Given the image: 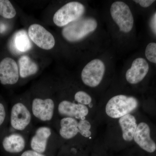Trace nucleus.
Listing matches in <instances>:
<instances>
[{
  "instance_id": "20e7f679",
  "label": "nucleus",
  "mask_w": 156,
  "mask_h": 156,
  "mask_svg": "<svg viewBox=\"0 0 156 156\" xmlns=\"http://www.w3.org/2000/svg\"><path fill=\"white\" fill-rule=\"evenodd\" d=\"M138 106V101L135 98L125 95H118L111 98L107 103V115L114 119H118L130 114Z\"/></svg>"
},
{
  "instance_id": "9d476101",
  "label": "nucleus",
  "mask_w": 156,
  "mask_h": 156,
  "mask_svg": "<svg viewBox=\"0 0 156 156\" xmlns=\"http://www.w3.org/2000/svg\"><path fill=\"white\" fill-rule=\"evenodd\" d=\"M28 135L15 132L7 135L3 139L4 150L11 154H21L28 147Z\"/></svg>"
},
{
  "instance_id": "6ab92c4d",
  "label": "nucleus",
  "mask_w": 156,
  "mask_h": 156,
  "mask_svg": "<svg viewBox=\"0 0 156 156\" xmlns=\"http://www.w3.org/2000/svg\"><path fill=\"white\" fill-rule=\"evenodd\" d=\"M78 128L80 135L85 138H89L92 134L91 125L90 122L86 119L79 120Z\"/></svg>"
},
{
  "instance_id": "5701e85b",
  "label": "nucleus",
  "mask_w": 156,
  "mask_h": 156,
  "mask_svg": "<svg viewBox=\"0 0 156 156\" xmlns=\"http://www.w3.org/2000/svg\"><path fill=\"white\" fill-rule=\"evenodd\" d=\"M134 2L139 4L141 7L143 8H147L155 2L153 0H138V1H134Z\"/></svg>"
},
{
  "instance_id": "dca6fc26",
  "label": "nucleus",
  "mask_w": 156,
  "mask_h": 156,
  "mask_svg": "<svg viewBox=\"0 0 156 156\" xmlns=\"http://www.w3.org/2000/svg\"><path fill=\"white\" fill-rule=\"evenodd\" d=\"M18 64L20 76L22 79L34 75L38 71L39 67L37 63L26 55H23L19 58Z\"/></svg>"
},
{
  "instance_id": "ddd939ff",
  "label": "nucleus",
  "mask_w": 156,
  "mask_h": 156,
  "mask_svg": "<svg viewBox=\"0 0 156 156\" xmlns=\"http://www.w3.org/2000/svg\"><path fill=\"white\" fill-rule=\"evenodd\" d=\"M148 64L145 59L138 58L132 63L131 68L126 73V79L129 83H138L142 80L149 71Z\"/></svg>"
},
{
  "instance_id": "aec40b11",
  "label": "nucleus",
  "mask_w": 156,
  "mask_h": 156,
  "mask_svg": "<svg viewBox=\"0 0 156 156\" xmlns=\"http://www.w3.org/2000/svg\"><path fill=\"white\" fill-rule=\"evenodd\" d=\"M145 56L149 61L156 63V43H151L147 46Z\"/></svg>"
},
{
  "instance_id": "f03ea898",
  "label": "nucleus",
  "mask_w": 156,
  "mask_h": 156,
  "mask_svg": "<svg viewBox=\"0 0 156 156\" xmlns=\"http://www.w3.org/2000/svg\"><path fill=\"white\" fill-rule=\"evenodd\" d=\"M34 122L30 101H18L13 105L11 111L10 124L14 130L28 135L33 130Z\"/></svg>"
},
{
  "instance_id": "423d86ee",
  "label": "nucleus",
  "mask_w": 156,
  "mask_h": 156,
  "mask_svg": "<svg viewBox=\"0 0 156 156\" xmlns=\"http://www.w3.org/2000/svg\"><path fill=\"white\" fill-rule=\"evenodd\" d=\"M110 12L112 18L119 27L120 31L128 33L132 30L134 18L127 4L122 2H115L112 4Z\"/></svg>"
},
{
  "instance_id": "9b49d317",
  "label": "nucleus",
  "mask_w": 156,
  "mask_h": 156,
  "mask_svg": "<svg viewBox=\"0 0 156 156\" xmlns=\"http://www.w3.org/2000/svg\"><path fill=\"white\" fill-rule=\"evenodd\" d=\"M20 77L19 70L15 60L6 57L0 62V82L4 85L17 83Z\"/></svg>"
},
{
  "instance_id": "6e6552de",
  "label": "nucleus",
  "mask_w": 156,
  "mask_h": 156,
  "mask_svg": "<svg viewBox=\"0 0 156 156\" xmlns=\"http://www.w3.org/2000/svg\"><path fill=\"white\" fill-rule=\"evenodd\" d=\"M105 72V66L100 59L89 62L81 73V79L84 84L90 87H97L100 83Z\"/></svg>"
},
{
  "instance_id": "412c9836",
  "label": "nucleus",
  "mask_w": 156,
  "mask_h": 156,
  "mask_svg": "<svg viewBox=\"0 0 156 156\" xmlns=\"http://www.w3.org/2000/svg\"><path fill=\"white\" fill-rule=\"evenodd\" d=\"M7 112L5 105L0 102V127H1L6 120Z\"/></svg>"
},
{
  "instance_id": "f8f14e48",
  "label": "nucleus",
  "mask_w": 156,
  "mask_h": 156,
  "mask_svg": "<svg viewBox=\"0 0 156 156\" xmlns=\"http://www.w3.org/2000/svg\"><path fill=\"white\" fill-rule=\"evenodd\" d=\"M134 139L144 150L149 153L154 152L156 151L155 143L151 138L150 128L146 123L141 122L137 125Z\"/></svg>"
},
{
  "instance_id": "4be33fe9",
  "label": "nucleus",
  "mask_w": 156,
  "mask_h": 156,
  "mask_svg": "<svg viewBox=\"0 0 156 156\" xmlns=\"http://www.w3.org/2000/svg\"><path fill=\"white\" fill-rule=\"evenodd\" d=\"M20 156H48L44 154L39 153L37 152L32 150L30 149H27L26 150L23 151L22 153L20 154Z\"/></svg>"
},
{
  "instance_id": "1a4fd4ad",
  "label": "nucleus",
  "mask_w": 156,
  "mask_h": 156,
  "mask_svg": "<svg viewBox=\"0 0 156 156\" xmlns=\"http://www.w3.org/2000/svg\"><path fill=\"white\" fill-rule=\"evenodd\" d=\"M28 34L30 38L39 48L49 50L55 46L54 37L41 25L32 24L29 27Z\"/></svg>"
},
{
  "instance_id": "a211bd4d",
  "label": "nucleus",
  "mask_w": 156,
  "mask_h": 156,
  "mask_svg": "<svg viewBox=\"0 0 156 156\" xmlns=\"http://www.w3.org/2000/svg\"><path fill=\"white\" fill-rule=\"evenodd\" d=\"M74 102L86 106L91 107L92 98L91 96L87 92L83 91H80L76 92L74 96Z\"/></svg>"
},
{
  "instance_id": "f3484780",
  "label": "nucleus",
  "mask_w": 156,
  "mask_h": 156,
  "mask_svg": "<svg viewBox=\"0 0 156 156\" xmlns=\"http://www.w3.org/2000/svg\"><path fill=\"white\" fill-rule=\"evenodd\" d=\"M16 11L8 0H0V15L6 19H11L16 16Z\"/></svg>"
},
{
  "instance_id": "2eb2a0df",
  "label": "nucleus",
  "mask_w": 156,
  "mask_h": 156,
  "mask_svg": "<svg viewBox=\"0 0 156 156\" xmlns=\"http://www.w3.org/2000/svg\"><path fill=\"white\" fill-rule=\"evenodd\" d=\"M12 49L17 53H25L31 49L32 44L27 33L24 30L18 31L12 39Z\"/></svg>"
},
{
  "instance_id": "f257e3e1",
  "label": "nucleus",
  "mask_w": 156,
  "mask_h": 156,
  "mask_svg": "<svg viewBox=\"0 0 156 156\" xmlns=\"http://www.w3.org/2000/svg\"><path fill=\"white\" fill-rule=\"evenodd\" d=\"M28 149L48 156H54L63 142L52 126L44 125L33 130Z\"/></svg>"
},
{
  "instance_id": "4468645a",
  "label": "nucleus",
  "mask_w": 156,
  "mask_h": 156,
  "mask_svg": "<svg viewBox=\"0 0 156 156\" xmlns=\"http://www.w3.org/2000/svg\"><path fill=\"white\" fill-rule=\"evenodd\" d=\"M119 123L122 131L123 139L126 141H131L137 127L135 117L130 114L126 115L120 118Z\"/></svg>"
},
{
  "instance_id": "0eeeda50",
  "label": "nucleus",
  "mask_w": 156,
  "mask_h": 156,
  "mask_svg": "<svg viewBox=\"0 0 156 156\" xmlns=\"http://www.w3.org/2000/svg\"><path fill=\"white\" fill-rule=\"evenodd\" d=\"M89 113V108L86 105L65 99L57 100L56 119L70 117L77 119H86Z\"/></svg>"
},
{
  "instance_id": "7ed1b4c3",
  "label": "nucleus",
  "mask_w": 156,
  "mask_h": 156,
  "mask_svg": "<svg viewBox=\"0 0 156 156\" xmlns=\"http://www.w3.org/2000/svg\"><path fill=\"white\" fill-rule=\"evenodd\" d=\"M97 25V21L94 18L81 17L64 27L62 34L66 41L77 42L94 31Z\"/></svg>"
},
{
  "instance_id": "39448f33",
  "label": "nucleus",
  "mask_w": 156,
  "mask_h": 156,
  "mask_svg": "<svg viewBox=\"0 0 156 156\" xmlns=\"http://www.w3.org/2000/svg\"><path fill=\"white\" fill-rule=\"evenodd\" d=\"M85 7L78 2H70L58 9L53 17L57 26L63 27L82 17L85 12Z\"/></svg>"
}]
</instances>
